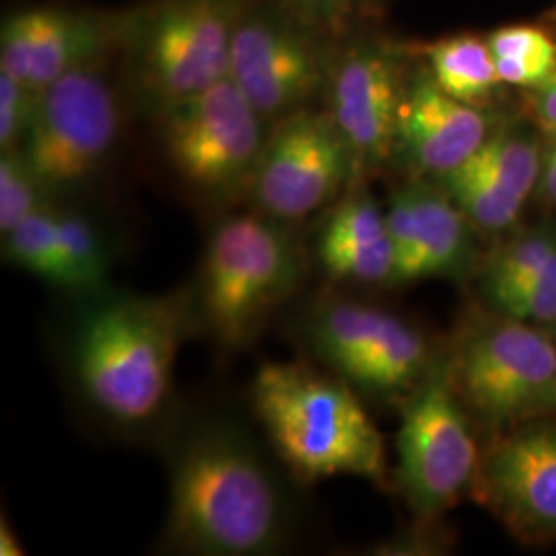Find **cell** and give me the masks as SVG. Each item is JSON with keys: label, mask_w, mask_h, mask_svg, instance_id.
Instances as JSON below:
<instances>
[{"label": "cell", "mask_w": 556, "mask_h": 556, "mask_svg": "<svg viewBox=\"0 0 556 556\" xmlns=\"http://www.w3.org/2000/svg\"><path fill=\"white\" fill-rule=\"evenodd\" d=\"M184 332V309L174 298L96 293L73 338L80 390L122 425L153 420L169 394Z\"/></svg>", "instance_id": "7a4b0ae2"}, {"label": "cell", "mask_w": 556, "mask_h": 556, "mask_svg": "<svg viewBox=\"0 0 556 556\" xmlns=\"http://www.w3.org/2000/svg\"><path fill=\"white\" fill-rule=\"evenodd\" d=\"M480 495L519 536L556 538V425L498 441L480 462Z\"/></svg>", "instance_id": "4fadbf2b"}, {"label": "cell", "mask_w": 556, "mask_h": 556, "mask_svg": "<svg viewBox=\"0 0 556 556\" xmlns=\"http://www.w3.org/2000/svg\"><path fill=\"white\" fill-rule=\"evenodd\" d=\"M456 383L478 415L495 425L546 408L556 386L555 342L528 321H491L462 346Z\"/></svg>", "instance_id": "8fae6325"}, {"label": "cell", "mask_w": 556, "mask_h": 556, "mask_svg": "<svg viewBox=\"0 0 556 556\" xmlns=\"http://www.w3.org/2000/svg\"><path fill=\"white\" fill-rule=\"evenodd\" d=\"M491 303L507 318L519 321L553 324L556 321V287L532 280L486 282Z\"/></svg>", "instance_id": "4316f807"}, {"label": "cell", "mask_w": 556, "mask_h": 556, "mask_svg": "<svg viewBox=\"0 0 556 556\" xmlns=\"http://www.w3.org/2000/svg\"><path fill=\"white\" fill-rule=\"evenodd\" d=\"M468 161L503 181L523 200L530 197L538 179L542 178V160L536 142L514 132L489 137Z\"/></svg>", "instance_id": "d4e9b609"}, {"label": "cell", "mask_w": 556, "mask_h": 556, "mask_svg": "<svg viewBox=\"0 0 556 556\" xmlns=\"http://www.w3.org/2000/svg\"><path fill=\"white\" fill-rule=\"evenodd\" d=\"M413 190V241L396 270V282L454 273L466 254V215L450 194L427 186Z\"/></svg>", "instance_id": "e0dca14e"}, {"label": "cell", "mask_w": 556, "mask_h": 556, "mask_svg": "<svg viewBox=\"0 0 556 556\" xmlns=\"http://www.w3.org/2000/svg\"><path fill=\"white\" fill-rule=\"evenodd\" d=\"M293 17L318 29L324 36H338L361 17L369 15L379 0H268Z\"/></svg>", "instance_id": "f1b7e54d"}, {"label": "cell", "mask_w": 556, "mask_h": 556, "mask_svg": "<svg viewBox=\"0 0 556 556\" xmlns=\"http://www.w3.org/2000/svg\"><path fill=\"white\" fill-rule=\"evenodd\" d=\"M122 29L75 9H23L2 21L0 73L21 80L40 96L64 75L93 66Z\"/></svg>", "instance_id": "7c38bea8"}, {"label": "cell", "mask_w": 556, "mask_h": 556, "mask_svg": "<svg viewBox=\"0 0 556 556\" xmlns=\"http://www.w3.org/2000/svg\"><path fill=\"white\" fill-rule=\"evenodd\" d=\"M542 186L544 192L548 194V199L556 202V140L551 147L548 155L542 161Z\"/></svg>", "instance_id": "1f68e13d"}, {"label": "cell", "mask_w": 556, "mask_h": 556, "mask_svg": "<svg viewBox=\"0 0 556 556\" xmlns=\"http://www.w3.org/2000/svg\"><path fill=\"white\" fill-rule=\"evenodd\" d=\"M328 36L268 0H248L231 41L229 79L262 118H285L328 83Z\"/></svg>", "instance_id": "ba28073f"}, {"label": "cell", "mask_w": 556, "mask_h": 556, "mask_svg": "<svg viewBox=\"0 0 556 556\" xmlns=\"http://www.w3.org/2000/svg\"><path fill=\"white\" fill-rule=\"evenodd\" d=\"M318 256L334 278L358 282L394 280L396 256L386 215L367 197L344 200L319 233Z\"/></svg>", "instance_id": "2e32d148"}, {"label": "cell", "mask_w": 556, "mask_h": 556, "mask_svg": "<svg viewBox=\"0 0 556 556\" xmlns=\"http://www.w3.org/2000/svg\"><path fill=\"white\" fill-rule=\"evenodd\" d=\"M427 56L433 80L456 100L475 105L501 83L489 41L475 36L435 41L427 48Z\"/></svg>", "instance_id": "d6986e66"}, {"label": "cell", "mask_w": 556, "mask_h": 556, "mask_svg": "<svg viewBox=\"0 0 556 556\" xmlns=\"http://www.w3.org/2000/svg\"><path fill=\"white\" fill-rule=\"evenodd\" d=\"M546 408H556V386L555 390H553V394L548 397V402H546Z\"/></svg>", "instance_id": "836d02e7"}, {"label": "cell", "mask_w": 556, "mask_h": 556, "mask_svg": "<svg viewBox=\"0 0 556 556\" xmlns=\"http://www.w3.org/2000/svg\"><path fill=\"white\" fill-rule=\"evenodd\" d=\"M478 450L456 392L433 371L408 397L397 431V477L420 516L454 507L477 480Z\"/></svg>", "instance_id": "9c48e42d"}, {"label": "cell", "mask_w": 556, "mask_h": 556, "mask_svg": "<svg viewBox=\"0 0 556 556\" xmlns=\"http://www.w3.org/2000/svg\"><path fill=\"white\" fill-rule=\"evenodd\" d=\"M252 404L278 457L299 480L383 477L378 427L342 379L303 363H264L252 383Z\"/></svg>", "instance_id": "3957f363"}, {"label": "cell", "mask_w": 556, "mask_h": 556, "mask_svg": "<svg viewBox=\"0 0 556 556\" xmlns=\"http://www.w3.org/2000/svg\"><path fill=\"white\" fill-rule=\"evenodd\" d=\"M41 190L20 149L0 157V233L7 236L36 211H40Z\"/></svg>", "instance_id": "484cf974"}, {"label": "cell", "mask_w": 556, "mask_h": 556, "mask_svg": "<svg viewBox=\"0 0 556 556\" xmlns=\"http://www.w3.org/2000/svg\"><path fill=\"white\" fill-rule=\"evenodd\" d=\"M330 116L353 153L379 160L396 139L400 89L394 60L374 46H353L332 60Z\"/></svg>", "instance_id": "5bb4252c"}, {"label": "cell", "mask_w": 556, "mask_h": 556, "mask_svg": "<svg viewBox=\"0 0 556 556\" xmlns=\"http://www.w3.org/2000/svg\"><path fill=\"white\" fill-rule=\"evenodd\" d=\"M443 179L447 194L466 215V219L472 220L484 231H503L511 227L526 202L472 161H466Z\"/></svg>", "instance_id": "44dd1931"}, {"label": "cell", "mask_w": 556, "mask_h": 556, "mask_svg": "<svg viewBox=\"0 0 556 556\" xmlns=\"http://www.w3.org/2000/svg\"><path fill=\"white\" fill-rule=\"evenodd\" d=\"M118 103L108 80L83 66L43 89L21 155L46 194L93 178L118 139Z\"/></svg>", "instance_id": "52a82bcc"}, {"label": "cell", "mask_w": 556, "mask_h": 556, "mask_svg": "<svg viewBox=\"0 0 556 556\" xmlns=\"http://www.w3.org/2000/svg\"><path fill=\"white\" fill-rule=\"evenodd\" d=\"M277 484L248 441L204 429L179 452L169 480L165 534L192 555H262L277 544Z\"/></svg>", "instance_id": "6da1fadb"}, {"label": "cell", "mask_w": 556, "mask_h": 556, "mask_svg": "<svg viewBox=\"0 0 556 556\" xmlns=\"http://www.w3.org/2000/svg\"><path fill=\"white\" fill-rule=\"evenodd\" d=\"M38 93L0 73V151H17L34 118Z\"/></svg>", "instance_id": "f546056e"}, {"label": "cell", "mask_w": 556, "mask_h": 556, "mask_svg": "<svg viewBox=\"0 0 556 556\" xmlns=\"http://www.w3.org/2000/svg\"><path fill=\"white\" fill-rule=\"evenodd\" d=\"M534 112L540 126L556 139V66L548 79L534 89Z\"/></svg>", "instance_id": "4dcf8cb0"}, {"label": "cell", "mask_w": 556, "mask_h": 556, "mask_svg": "<svg viewBox=\"0 0 556 556\" xmlns=\"http://www.w3.org/2000/svg\"><path fill=\"white\" fill-rule=\"evenodd\" d=\"M396 139L418 169L447 176L477 153L489 132L472 103L447 96L429 75L402 96Z\"/></svg>", "instance_id": "9a60e30c"}, {"label": "cell", "mask_w": 556, "mask_h": 556, "mask_svg": "<svg viewBox=\"0 0 556 556\" xmlns=\"http://www.w3.org/2000/svg\"><path fill=\"white\" fill-rule=\"evenodd\" d=\"M60 254L71 277V293L96 295L108 275V250L100 231L79 213L54 211Z\"/></svg>", "instance_id": "cb8c5ba5"}, {"label": "cell", "mask_w": 556, "mask_h": 556, "mask_svg": "<svg viewBox=\"0 0 556 556\" xmlns=\"http://www.w3.org/2000/svg\"><path fill=\"white\" fill-rule=\"evenodd\" d=\"M0 555H25V551H23V546H21L20 540H17V536H15V532L11 530V526H7V519H4V517H2V523H0Z\"/></svg>", "instance_id": "d6a6232c"}, {"label": "cell", "mask_w": 556, "mask_h": 556, "mask_svg": "<svg viewBox=\"0 0 556 556\" xmlns=\"http://www.w3.org/2000/svg\"><path fill=\"white\" fill-rule=\"evenodd\" d=\"M353 160L330 114L298 110L266 137L250 190L266 217L305 219L337 197Z\"/></svg>", "instance_id": "30bf717a"}, {"label": "cell", "mask_w": 556, "mask_h": 556, "mask_svg": "<svg viewBox=\"0 0 556 556\" xmlns=\"http://www.w3.org/2000/svg\"><path fill=\"white\" fill-rule=\"evenodd\" d=\"M295 248L275 223L256 215L223 220L208 239L200 301L220 344L239 346L295 287Z\"/></svg>", "instance_id": "277c9868"}, {"label": "cell", "mask_w": 556, "mask_h": 556, "mask_svg": "<svg viewBox=\"0 0 556 556\" xmlns=\"http://www.w3.org/2000/svg\"><path fill=\"white\" fill-rule=\"evenodd\" d=\"M501 83L536 89L556 66V43L530 25L498 29L489 38Z\"/></svg>", "instance_id": "7402d4cb"}, {"label": "cell", "mask_w": 556, "mask_h": 556, "mask_svg": "<svg viewBox=\"0 0 556 556\" xmlns=\"http://www.w3.org/2000/svg\"><path fill=\"white\" fill-rule=\"evenodd\" d=\"M4 238V256L21 270L71 291V277L60 254L54 211L41 206Z\"/></svg>", "instance_id": "603a6c76"}, {"label": "cell", "mask_w": 556, "mask_h": 556, "mask_svg": "<svg viewBox=\"0 0 556 556\" xmlns=\"http://www.w3.org/2000/svg\"><path fill=\"white\" fill-rule=\"evenodd\" d=\"M262 122L227 77L161 105V147L186 186L206 199H227L252 184L266 142Z\"/></svg>", "instance_id": "5b68a950"}, {"label": "cell", "mask_w": 556, "mask_h": 556, "mask_svg": "<svg viewBox=\"0 0 556 556\" xmlns=\"http://www.w3.org/2000/svg\"><path fill=\"white\" fill-rule=\"evenodd\" d=\"M429 363V349L422 337L406 321L390 316L383 334L357 386L371 392H397L413 386Z\"/></svg>", "instance_id": "ffe728a7"}, {"label": "cell", "mask_w": 556, "mask_h": 556, "mask_svg": "<svg viewBox=\"0 0 556 556\" xmlns=\"http://www.w3.org/2000/svg\"><path fill=\"white\" fill-rule=\"evenodd\" d=\"M555 254V236L534 233V236L514 239L511 243L501 248L495 258L489 262L484 282L536 277L542 266Z\"/></svg>", "instance_id": "83f0119b"}, {"label": "cell", "mask_w": 556, "mask_h": 556, "mask_svg": "<svg viewBox=\"0 0 556 556\" xmlns=\"http://www.w3.org/2000/svg\"><path fill=\"white\" fill-rule=\"evenodd\" d=\"M248 0H153L126 36L140 85L160 101L179 100L229 77L231 41Z\"/></svg>", "instance_id": "8992f818"}, {"label": "cell", "mask_w": 556, "mask_h": 556, "mask_svg": "<svg viewBox=\"0 0 556 556\" xmlns=\"http://www.w3.org/2000/svg\"><path fill=\"white\" fill-rule=\"evenodd\" d=\"M392 314L355 301L321 305L309 321V340L332 369L357 383Z\"/></svg>", "instance_id": "ac0fdd59"}]
</instances>
